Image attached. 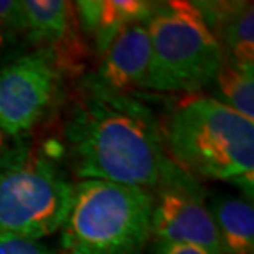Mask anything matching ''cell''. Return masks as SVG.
<instances>
[{"label":"cell","mask_w":254,"mask_h":254,"mask_svg":"<svg viewBox=\"0 0 254 254\" xmlns=\"http://www.w3.org/2000/svg\"><path fill=\"white\" fill-rule=\"evenodd\" d=\"M73 169L83 180H98L150 191L172 172L154 113L130 94L88 86L66 127Z\"/></svg>","instance_id":"cell-1"},{"label":"cell","mask_w":254,"mask_h":254,"mask_svg":"<svg viewBox=\"0 0 254 254\" xmlns=\"http://www.w3.org/2000/svg\"><path fill=\"white\" fill-rule=\"evenodd\" d=\"M172 159L191 179L231 182L253 196L254 123L215 98L177 106L167 126Z\"/></svg>","instance_id":"cell-2"},{"label":"cell","mask_w":254,"mask_h":254,"mask_svg":"<svg viewBox=\"0 0 254 254\" xmlns=\"http://www.w3.org/2000/svg\"><path fill=\"white\" fill-rule=\"evenodd\" d=\"M73 189L62 254H142L150 238V191L98 180Z\"/></svg>","instance_id":"cell-3"},{"label":"cell","mask_w":254,"mask_h":254,"mask_svg":"<svg viewBox=\"0 0 254 254\" xmlns=\"http://www.w3.org/2000/svg\"><path fill=\"white\" fill-rule=\"evenodd\" d=\"M150 66L145 88L159 93H196L215 79L225 53L193 2L155 3L147 20Z\"/></svg>","instance_id":"cell-4"},{"label":"cell","mask_w":254,"mask_h":254,"mask_svg":"<svg viewBox=\"0 0 254 254\" xmlns=\"http://www.w3.org/2000/svg\"><path fill=\"white\" fill-rule=\"evenodd\" d=\"M74 189L45 157L7 150L0 159V235L42 240L63 226Z\"/></svg>","instance_id":"cell-5"},{"label":"cell","mask_w":254,"mask_h":254,"mask_svg":"<svg viewBox=\"0 0 254 254\" xmlns=\"http://www.w3.org/2000/svg\"><path fill=\"white\" fill-rule=\"evenodd\" d=\"M179 167L157 187L152 196L150 235L159 243L190 245L223 254L220 236L210 206L196 191L195 184L182 179Z\"/></svg>","instance_id":"cell-6"},{"label":"cell","mask_w":254,"mask_h":254,"mask_svg":"<svg viewBox=\"0 0 254 254\" xmlns=\"http://www.w3.org/2000/svg\"><path fill=\"white\" fill-rule=\"evenodd\" d=\"M57 68L45 50L23 55L0 69V129L8 137L28 132L53 98Z\"/></svg>","instance_id":"cell-7"},{"label":"cell","mask_w":254,"mask_h":254,"mask_svg":"<svg viewBox=\"0 0 254 254\" xmlns=\"http://www.w3.org/2000/svg\"><path fill=\"white\" fill-rule=\"evenodd\" d=\"M25 32L53 60L55 68L76 69L86 45L76 5L66 0H23Z\"/></svg>","instance_id":"cell-8"},{"label":"cell","mask_w":254,"mask_h":254,"mask_svg":"<svg viewBox=\"0 0 254 254\" xmlns=\"http://www.w3.org/2000/svg\"><path fill=\"white\" fill-rule=\"evenodd\" d=\"M150 66V37L147 20L129 25L101 55V63L88 86L113 94H130L145 88Z\"/></svg>","instance_id":"cell-9"},{"label":"cell","mask_w":254,"mask_h":254,"mask_svg":"<svg viewBox=\"0 0 254 254\" xmlns=\"http://www.w3.org/2000/svg\"><path fill=\"white\" fill-rule=\"evenodd\" d=\"M215 35L225 60L254 66V12L251 2H193Z\"/></svg>","instance_id":"cell-10"},{"label":"cell","mask_w":254,"mask_h":254,"mask_svg":"<svg viewBox=\"0 0 254 254\" xmlns=\"http://www.w3.org/2000/svg\"><path fill=\"white\" fill-rule=\"evenodd\" d=\"M74 5L81 32L93 37L99 57L123 30L149 20L155 8L154 2L144 0H81Z\"/></svg>","instance_id":"cell-11"},{"label":"cell","mask_w":254,"mask_h":254,"mask_svg":"<svg viewBox=\"0 0 254 254\" xmlns=\"http://www.w3.org/2000/svg\"><path fill=\"white\" fill-rule=\"evenodd\" d=\"M210 211L223 254H254L253 203L235 196H216Z\"/></svg>","instance_id":"cell-12"},{"label":"cell","mask_w":254,"mask_h":254,"mask_svg":"<svg viewBox=\"0 0 254 254\" xmlns=\"http://www.w3.org/2000/svg\"><path fill=\"white\" fill-rule=\"evenodd\" d=\"M211 84H215L216 101L254 123L253 66H240L225 60Z\"/></svg>","instance_id":"cell-13"},{"label":"cell","mask_w":254,"mask_h":254,"mask_svg":"<svg viewBox=\"0 0 254 254\" xmlns=\"http://www.w3.org/2000/svg\"><path fill=\"white\" fill-rule=\"evenodd\" d=\"M0 254H52L37 240L15 236V235H0Z\"/></svg>","instance_id":"cell-14"},{"label":"cell","mask_w":254,"mask_h":254,"mask_svg":"<svg viewBox=\"0 0 254 254\" xmlns=\"http://www.w3.org/2000/svg\"><path fill=\"white\" fill-rule=\"evenodd\" d=\"M0 28L12 32H25V17L22 2L0 0Z\"/></svg>","instance_id":"cell-15"},{"label":"cell","mask_w":254,"mask_h":254,"mask_svg":"<svg viewBox=\"0 0 254 254\" xmlns=\"http://www.w3.org/2000/svg\"><path fill=\"white\" fill-rule=\"evenodd\" d=\"M152 254H220L200 246L190 245H170V243H155Z\"/></svg>","instance_id":"cell-16"},{"label":"cell","mask_w":254,"mask_h":254,"mask_svg":"<svg viewBox=\"0 0 254 254\" xmlns=\"http://www.w3.org/2000/svg\"><path fill=\"white\" fill-rule=\"evenodd\" d=\"M15 37H17V32H12V30H5L0 28V57L7 52V48L15 42Z\"/></svg>","instance_id":"cell-17"},{"label":"cell","mask_w":254,"mask_h":254,"mask_svg":"<svg viewBox=\"0 0 254 254\" xmlns=\"http://www.w3.org/2000/svg\"><path fill=\"white\" fill-rule=\"evenodd\" d=\"M7 150H8V135L0 129V159L7 154Z\"/></svg>","instance_id":"cell-18"}]
</instances>
